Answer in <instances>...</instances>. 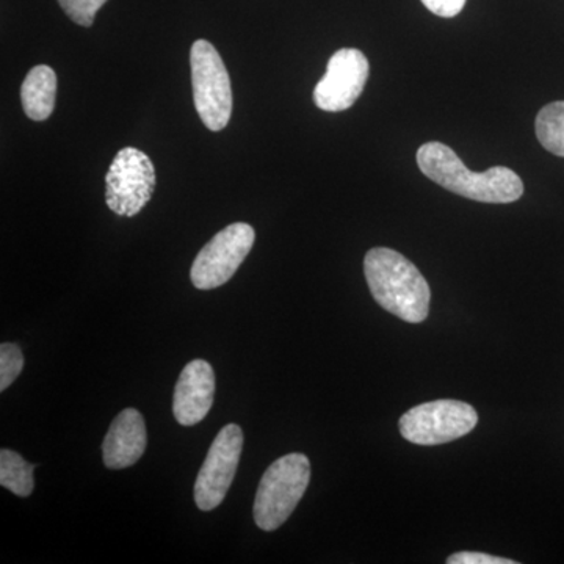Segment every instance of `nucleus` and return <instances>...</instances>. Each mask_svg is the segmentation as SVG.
Returning <instances> with one entry per match:
<instances>
[{"mask_svg": "<svg viewBox=\"0 0 564 564\" xmlns=\"http://www.w3.org/2000/svg\"><path fill=\"white\" fill-rule=\"evenodd\" d=\"M477 423L473 404L443 399L411 408L400 417L399 429L408 443L432 447L454 443L473 432Z\"/></svg>", "mask_w": 564, "mask_h": 564, "instance_id": "5", "label": "nucleus"}, {"mask_svg": "<svg viewBox=\"0 0 564 564\" xmlns=\"http://www.w3.org/2000/svg\"><path fill=\"white\" fill-rule=\"evenodd\" d=\"M215 397V373L209 362L195 359L182 370L173 397V414L184 426H193L209 414Z\"/></svg>", "mask_w": 564, "mask_h": 564, "instance_id": "10", "label": "nucleus"}, {"mask_svg": "<svg viewBox=\"0 0 564 564\" xmlns=\"http://www.w3.org/2000/svg\"><path fill=\"white\" fill-rule=\"evenodd\" d=\"M33 469L35 466L25 462L17 452L0 451V485L14 496L29 497L33 491Z\"/></svg>", "mask_w": 564, "mask_h": 564, "instance_id": "13", "label": "nucleus"}, {"mask_svg": "<svg viewBox=\"0 0 564 564\" xmlns=\"http://www.w3.org/2000/svg\"><path fill=\"white\" fill-rule=\"evenodd\" d=\"M193 101L207 129L220 132L232 115V88L221 55L209 41L198 40L191 52Z\"/></svg>", "mask_w": 564, "mask_h": 564, "instance_id": "4", "label": "nucleus"}, {"mask_svg": "<svg viewBox=\"0 0 564 564\" xmlns=\"http://www.w3.org/2000/svg\"><path fill=\"white\" fill-rule=\"evenodd\" d=\"M254 240V229L248 223H234L223 229L196 256L191 272L193 285L212 291L226 284L250 254Z\"/></svg>", "mask_w": 564, "mask_h": 564, "instance_id": "7", "label": "nucleus"}, {"mask_svg": "<svg viewBox=\"0 0 564 564\" xmlns=\"http://www.w3.org/2000/svg\"><path fill=\"white\" fill-rule=\"evenodd\" d=\"M417 165L429 180L445 191L478 203H514L524 195V182L507 166H492L484 173L467 169L452 148L430 141L417 151Z\"/></svg>", "mask_w": 564, "mask_h": 564, "instance_id": "1", "label": "nucleus"}, {"mask_svg": "<svg viewBox=\"0 0 564 564\" xmlns=\"http://www.w3.org/2000/svg\"><path fill=\"white\" fill-rule=\"evenodd\" d=\"M147 425L133 408L121 411L104 437L102 459L109 469L133 466L147 451Z\"/></svg>", "mask_w": 564, "mask_h": 564, "instance_id": "11", "label": "nucleus"}, {"mask_svg": "<svg viewBox=\"0 0 564 564\" xmlns=\"http://www.w3.org/2000/svg\"><path fill=\"white\" fill-rule=\"evenodd\" d=\"M311 480L310 458L303 454L281 456L265 470L254 500V522L263 532L280 529L303 499Z\"/></svg>", "mask_w": 564, "mask_h": 564, "instance_id": "3", "label": "nucleus"}, {"mask_svg": "<svg viewBox=\"0 0 564 564\" xmlns=\"http://www.w3.org/2000/svg\"><path fill=\"white\" fill-rule=\"evenodd\" d=\"M155 191L151 159L137 148H124L115 155L106 176L107 206L120 217H135L150 203Z\"/></svg>", "mask_w": 564, "mask_h": 564, "instance_id": "6", "label": "nucleus"}, {"mask_svg": "<svg viewBox=\"0 0 564 564\" xmlns=\"http://www.w3.org/2000/svg\"><path fill=\"white\" fill-rule=\"evenodd\" d=\"M243 451V432L229 423L215 437L195 481V502L202 511L220 507L231 488Z\"/></svg>", "mask_w": 564, "mask_h": 564, "instance_id": "8", "label": "nucleus"}, {"mask_svg": "<svg viewBox=\"0 0 564 564\" xmlns=\"http://www.w3.org/2000/svg\"><path fill=\"white\" fill-rule=\"evenodd\" d=\"M57 99V74L47 65L29 70L22 82V109L32 121H46L55 109Z\"/></svg>", "mask_w": 564, "mask_h": 564, "instance_id": "12", "label": "nucleus"}, {"mask_svg": "<svg viewBox=\"0 0 564 564\" xmlns=\"http://www.w3.org/2000/svg\"><path fill=\"white\" fill-rule=\"evenodd\" d=\"M364 273L375 302L400 321L429 318L432 291L410 259L391 248H372L364 259Z\"/></svg>", "mask_w": 564, "mask_h": 564, "instance_id": "2", "label": "nucleus"}, {"mask_svg": "<svg viewBox=\"0 0 564 564\" xmlns=\"http://www.w3.org/2000/svg\"><path fill=\"white\" fill-rule=\"evenodd\" d=\"M423 6L441 18H455L462 13L466 0H422Z\"/></svg>", "mask_w": 564, "mask_h": 564, "instance_id": "18", "label": "nucleus"}, {"mask_svg": "<svg viewBox=\"0 0 564 564\" xmlns=\"http://www.w3.org/2000/svg\"><path fill=\"white\" fill-rule=\"evenodd\" d=\"M514 560L492 556L484 552H458L448 556L447 564H516Z\"/></svg>", "mask_w": 564, "mask_h": 564, "instance_id": "17", "label": "nucleus"}, {"mask_svg": "<svg viewBox=\"0 0 564 564\" xmlns=\"http://www.w3.org/2000/svg\"><path fill=\"white\" fill-rule=\"evenodd\" d=\"M58 3L70 21L82 28H91L96 14L106 6L107 0H58Z\"/></svg>", "mask_w": 564, "mask_h": 564, "instance_id": "16", "label": "nucleus"}, {"mask_svg": "<svg viewBox=\"0 0 564 564\" xmlns=\"http://www.w3.org/2000/svg\"><path fill=\"white\" fill-rule=\"evenodd\" d=\"M369 73V61L361 51H337L329 58L325 76L315 87V106L323 111L350 109L362 95Z\"/></svg>", "mask_w": 564, "mask_h": 564, "instance_id": "9", "label": "nucleus"}, {"mask_svg": "<svg viewBox=\"0 0 564 564\" xmlns=\"http://www.w3.org/2000/svg\"><path fill=\"white\" fill-rule=\"evenodd\" d=\"M24 367V356L14 344L0 345V391H7L14 383Z\"/></svg>", "mask_w": 564, "mask_h": 564, "instance_id": "15", "label": "nucleus"}, {"mask_svg": "<svg viewBox=\"0 0 564 564\" xmlns=\"http://www.w3.org/2000/svg\"><path fill=\"white\" fill-rule=\"evenodd\" d=\"M534 129L544 150L564 158V101L544 106L538 113Z\"/></svg>", "mask_w": 564, "mask_h": 564, "instance_id": "14", "label": "nucleus"}]
</instances>
